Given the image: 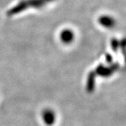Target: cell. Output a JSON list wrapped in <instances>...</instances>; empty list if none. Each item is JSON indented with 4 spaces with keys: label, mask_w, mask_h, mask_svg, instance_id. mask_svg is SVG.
<instances>
[{
    "label": "cell",
    "mask_w": 126,
    "mask_h": 126,
    "mask_svg": "<svg viewBox=\"0 0 126 126\" xmlns=\"http://www.w3.org/2000/svg\"><path fill=\"white\" fill-rule=\"evenodd\" d=\"M55 0H21L7 12L8 16H14L28 8H41Z\"/></svg>",
    "instance_id": "cell-1"
},
{
    "label": "cell",
    "mask_w": 126,
    "mask_h": 126,
    "mask_svg": "<svg viewBox=\"0 0 126 126\" xmlns=\"http://www.w3.org/2000/svg\"><path fill=\"white\" fill-rule=\"evenodd\" d=\"M75 39V33L71 29H64L60 33V40L65 44L72 43Z\"/></svg>",
    "instance_id": "cell-2"
},
{
    "label": "cell",
    "mask_w": 126,
    "mask_h": 126,
    "mask_svg": "<svg viewBox=\"0 0 126 126\" xmlns=\"http://www.w3.org/2000/svg\"><path fill=\"white\" fill-rule=\"evenodd\" d=\"M99 23L103 27H104V28H112L113 26L114 21L111 17L105 15V16L100 17V18H99Z\"/></svg>",
    "instance_id": "cell-3"
}]
</instances>
